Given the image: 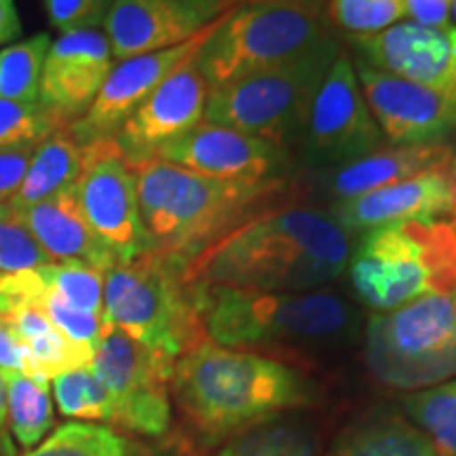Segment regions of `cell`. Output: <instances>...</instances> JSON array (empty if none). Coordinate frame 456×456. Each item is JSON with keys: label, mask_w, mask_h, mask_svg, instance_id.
<instances>
[{"label": "cell", "mask_w": 456, "mask_h": 456, "mask_svg": "<svg viewBox=\"0 0 456 456\" xmlns=\"http://www.w3.org/2000/svg\"><path fill=\"white\" fill-rule=\"evenodd\" d=\"M351 252L349 232L332 214L273 209L208 245L186 265L184 281L258 292H315L342 275Z\"/></svg>", "instance_id": "6da1fadb"}, {"label": "cell", "mask_w": 456, "mask_h": 456, "mask_svg": "<svg viewBox=\"0 0 456 456\" xmlns=\"http://www.w3.org/2000/svg\"><path fill=\"white\" fill-rule=\"evenodd\" d=\"M171 393L186 425L208 446L313 399V387L298 370L209 340L178 357Z\"/></svg>", "instance_id": "7a4b0ae2"}, {"label": "cell", "mask_w": 456, "mask_h": 456, "mask_svg": "<svg viewBox=\"0 0 456 456\" xmlns=\"http://www.w3.org/2000/svg\"><path fill=\"white\" fill-rule=\"evenodd\" d=\"M131 169L142 224L152 249L175 256L186 265L232 228L279 209L294 192L288 178L216 180L159 159L135 163Z\"/></svg>", "instance_id": "3957f363"}, {"label": "cell", "mask_w": 456, "mask_h": 456, "mask_svg": "<svg viewBox=\"0 0 456 456\" xmlns=\"http://www.w3.org/2000/svg\"><path fill=\"white\" fill-rule=\"evenodd\" d=\"M188 289L208 340L226 349L319 351L349 340L357 330V313L332 292Z\"/></svg>", "instance_id": "277c9868"}, {"label": "cell", "mask_w": 456, "mask_h": 456, "mask_svg": "<svg viewBox=\"0 0 456 456\" xmlns=\"http://www.w3.org/2000/svg\"><path fill=\"white\" fill-rule=\"evenodd\" d=\"M346 266L357 298L376 311H395L427 294H454L456 218L363 232Z\"/></svg>", "instance_id": "5b68a950"}, {"label": "cell", "mask_w": 456, "mask_h": 456, "mask_svg": "<svg viewBox=\"0 0 456 456\" xmlns=\"http://www.w3.org/2000/svg\"><path fill=\"white\" fill-rule=\"evenodd\" d=\"M184 269L186 262L159 249L117 262L104 273V322L178 362L208 340Z\"/></svg>", "instance_id": "8992f818"}, {"label": "cell", "mask_w": 456, "mask_h": 456, "mask_svg": "<svg viewBox=\"0 0 456 456\" xmlns=\"http://www.w3.org/2000/svg\"><path fill=\"white\" fill-rule=\"evenodd\" d=\"M330 43L315 53L209 89L203 121L241 131L288 151L305 134L317 89L338 57Z\"/></svg>", "instance_id": "52a82bcc"}, {"label": "cell", "mask_w": 456, "mask_h": 456, "mask_svg": "<svg viewBox=\"0 0 456 456\" xmlns=\"http://www.w3.org/2000/svg\"><path fill=\"white\" fill-rule=\"evenodd\" d=\"M366 363L379 383L420 391L456 379V296L427 294L366 326Z\"/></svg>", "instance_id": "ba28073f"}, {"label": "cell", "mask_w": 456, "mask_h": 456, "mask_svg": "<svg viewBox=\"0 0 456 456\" xmlns=\"http://www.w3.org/2000/svg\"><path fill=\"white\" fill-rule=\"evenodd\" d=\"M334 43L322 17L277 4H239L209 34L195 61L209 89L271 70Z\"/></svg>", "instance_id": "9c48e42d"}, {"label": "cell", "mask_w": 456, "mask_h": 456, "mask_svg": "<svg viewBox=\"0 0 456 456\" xmlns=\"http://www.w3.org/2000/svg\"><path fill=\"white\" fill-rule=\"evenodd\" d=\"M174 366V359L106 323L91 368L110 393L112 423L138 436H165L171 425Z\"/></svg>", "instance_id": "30bf717a"}, {"label": "cell", "mask_w": 456, "mask_h": 456, "mask_svg": "<svg viewBox=\"0 0 456 456\" xmlns=\"http://www.w3.org/2000/svg\"><path fill=\"white\" fill-rule=\"evenodd\" d=\"M77 197L91 231L118 262L151 252L152 243L142 224L134 169L114 138L85 146Z\"/></svg>", "instance_id": "8fae6325"}, {"label": "cell", "mask_w": 456, "mask_h": 456, "mask_svg": "<svg viewBox=\"0 0 456 456\" xmlns=\"http://www.w3.org/2000/svg\"><path fill=\"white\" fill-rule=\"evenodd\" d=\"M302 138L309 167H342L383 144V131L359 91L355 68L342 51L317 89Z\"/></svg>", "instance_id": "7c38bea8"}, {"label": "cell", "mask_w": 456, "mask_h": 456, "mask_svg": "<svg viewBox=\"0 0 456 456\" xmlns=\"http://www.w3.org/2000/svg\"><path fill=\"white\" fill-rule=\"evenodd\" d=\"M228 13V11H226ZM220 15L214 24H209L191 41L175 45V47L152 51V53L135 55L129 60H123L118 66H112L110 74L106 77L104 85L95 95L94 104L89 110L70 125L72 135L81 142L83 146L91 142L114 138L118 127L125 123V118L144 102L148 95L161 85L171 72L184 66L188 60H192L208 41L209 34L222 24L226 17Z\"/></svg>", "instance_id": "4fadbf2b"}, {"label": "cell", "mask_w": 456, "mask_h": 456, "mask_svg": "<svg viewBox=\"0 0 456 456\" xmlns=\"http://www.w3.org/2000/svg\"><path fill=\"white\" fill-rule=\"evenodd\" d=\"M243 0H114L104 28L112 57L152 53L191 41Z\"/></svg>", "instance_id": "5bb4252c"}, {"label": "cell", "mask_w": 456, "mask_h": 456, "mask_svg": "<svg viewBox=\"0 0 456 456\" xmlns=\"http://www.w3.org/2000/svg\"><path fill=\"white\" fill-rule=\"evenodd\" d=\"M159 161L228 182L285 178L289 152L271 142L201 121L157 152Z\"/></svg>", "instance_id": "9a60e30c"}, {"label": "cell", "mask_w": 456, "mask_h": 456, "mask_svg": "<svg viewBox=\"0 0 456 456\" xmlns=\"http://www.w3.org/2000/svg\"><path fill=\"white\" fill-rule=\"evenodd\" d=\"M363 100L383 135L397 146L444 144L456 131V102L423 85L357 61Z\"/></svg>", "instance_id": "2e32d148"}, {"label": "cell", "mask_w": 456, "mask_h": 456, "mask_svg": "<svg viewBox=\"0 0 456 456\" xmlns=\"http://www.w3.org/2000/svg\"><path fill=\"white\" fill-rule=\"evenodd\" d=\"M209 85L195 57L171 72L114 134L129 165L151 161L157 152L203 121Z\"/></svg>", "instance_id": "e0dca14e"}, {"label": "cell", "mask_w": 456, "mask_h": 456, "mask_svg": "<svg viewBox=\"0 0 456 456\" xmlns=\"http://www.w3.org/2000/svg\"><path fill=\"white\" fill-rule=\"evenodd\" d=\"M363 64L423 85L456 102V28L406 21L351 38Z\"/></svg>", "instance_id": "ac0fdd59"}, {"label": "cell", "mask_w": 456, "mask_h": 456, "mask_svg": "<svg viewBox=\"0 0 456 456\" xmlns=\"http://www.w3.org/2000/svg\"><path fill=\"white\" fill-rule=\"evenodd\" d=\"M112 70V51L106 34L77 30L61 34L45 57L38 104L66 127L77 123Z\"/></svg>", "instance_id": "d6986e66"}, {"label": "cell", "mask_w": 456, "mask_h": 456, "mask_svg": "<svg viewBox=\"0 0 456 456\" xmlns=\"http://www.w3.org/2000/svg\"><path fill=\"white\" fill-rule=\"evenodd\" d=\"M332 218L346 232H368L412 220L456 218V188L448 169L427 171L366 195L336 201Z\"/></svg>", "instance_id": "ffe728a7"}, {"label": "cell", "mask_w": 456, "mask_h": 456, "mask_svg": "<svg viewBox=\"0 0 456 456\" xmlns=\"http://www.w3.org/2000/svg\"><path fill=\"white\" fill-rule=\"evenodd\" d=\"M20 214L51 262H78L100 273L118 262L85 220L77 184L20 209Z\"/></svg>", "instance_id": "44dd1931"}, {"label": "cell", "mask_w": 456, "mask_h": 456, "mask_svg": "<svg viewBox=\"0 0 456 456\" xmlns=\"http://www.w3.org/2000/svg\"><path fill=\"white\" fill-rule=\"evenodd\" d=\"M454 152L448 144L379 148L372 155L336 167L328 175V191L338 201L366 195L376 188L397 184L427 171L448 169Z\"/></svg>", "instance_id": "7402d4cb"}, {"label": "cell", "mask_w": 456, "mask_h": 456, "mask_svg": "<svg viewBox=\"0 0 456 456\" xmlns=\"http://www.w3.org/2000/svg\"><path fill=\"white\" fill-rule=\"evenodd\" d=\"M24 355V374L38 379H55L70 370L91 366L94 349L78 345L57 330L41 309H24L3 319Z\"/></svg>", "instance_id": "603a6c76"}, {"label": "cell", "mask_w": 456, "mask_h": 456, "mask_svg": "<svg viewBox=\"0 0 456 456\" xmlns=\"http://www.w3.org/2000/svg\"><path fill=\"white\" fill-rule=\"evenodd\" d=\"M328 456H440L419 427L391 408L359 416L338 433Z\"/></svg>", "instance_id": "cb8c5ba5"}, {"label": "cell", "mask_w": 456, "mask_h": 456, "mask_svg": "<svg viewBox=\"0 0 456 456\" xmlns=\"http://www.w3.org/2000/svg\"><path fill=\"white\" fill-rule=\"evenodd\" d=\"M85 163V146L70 127L57 129L38 142L20 191L11 199L15 209L30 208L77 184Z\"/></svg>", "instance_id": "d4e9b609"}, {"label": "cell", "mask_w": 456, "mask_h": 456, "mask_svg": "<svg viewBox=\"0 0 456 456\" xmlns=\"http://www.w3.org/2000/svg\"><path fill=\"white\" fill-rule=\"evenodd\" d=\"M218 456H319V448L306 420L277 414L228 437Z\"/></svg>", "instance_id": "484cf974"}, {"label": "cell", "mask_w": 456, "mask_h": 456, "mask_svg": "<svg viewBox=\"0 0 456 456\" xmlns=\"http://www.w3.org/2000/svg\"><path fill=\"white\" fill-rule=\"evenodd\" d=\"M7 380V412L9 427L15 440L24 448H32L53 427V403L49 383L38 376L21 372H4Z\"/></svg>", "instance_id": "4316f807"}, {"label": "cell", "mask_w": 456, "mask_h": 456, "mask_svg": "<svg viewBox=\"0 0 456 456\" xmlns=\"http://www.w3.org/2000/svg\"><path fill=\"white\" fill-rule=\"evenodd\" d=\"M410 423L429 437L440 456H456V379L402 399Z\"/></svg>", "instance_id": "83f0119b"}, {"label": "cell", "mask_w": 456, "mask_h": 456, "mask_svg": "<svg viewBox=\"0 0 456 456\" xmlns=\"http://www.w3.org/2000/svg\"><path fill=\"white\" fill-rule=\"evenodd\" d=\"M51 41L47 34L0 49V100L34 104L38 102L41 74Z\"/></svg>", "instance_id": "f1b7e54d"}, {"label": "cell", "mask_w": 456, "mask_h": 456, "mask_svg": "<svg viewBox=\"0 0 456 456\" xmlns=\"http://www.w3.org/2000/svg\"><path fill=\"white\" fill-rule=\"evenodd\" d=\"M24 456H134V450L110 427L68 423Z\"/></svg>", "instance_id": "f546056e"}, {"label": "cell", "mask_w": 456, "mask_h": 456, "mask_svg": "<svg viewBox=\"0 0 456 456\" xmlns=\"http://www.w3.org/2000/svg\"><path fill=\"white\" fill-rule=\"evenodd\" d=\"M53 393L57 408L68 419L112 423L110 393L91 366L55 376Z\"/></svg>", "instance_id": "4dcf8cb0"}, {"label": "cell", "mask_w": 456, "mask_h": 456, "mask_svg": "<svg viewBox=\"0 0 456 456\" xmlns=\"http://www.w3.org/2000/svg\"><path fill=\"white\" fill-rule=\"evenodd\" d=\"M41 275L74 309L104 317V273L78 262H51Z\"/></svg>", "instance_id": "1f68e13d"}, {"label": "cell", "mask_w": 456, "mask_h": 456, "mask_svg": "<svg viewBox=\"0 0 456 456\" xmlns=\"http://www.w3.org/2000/svg\"><path fill=\"white\" fill-rule=\"evenodd\" d=\"M51 265L38 245L20 209L11 203H0V273L41 269Z\"/></svg>", "instance_id": "d6a6232c"}, {"label": "cell", "mask_w": 456, "mask_h": 456, "mask_svg": "<svg viewBox=\"0 0 456 456\" xmlns=\"http://www.w3.org/2000/svg\"><path fill=\"white\" fill-rule=\"evenodd\" d=\"M64 127L66 125L38 102L21 104V102L0 100V148L38 144L53 131Z\"/></svg>", "instance_id": "836d02e7"}, {"label": "cell", "mask_w": 456, "mask_h": 456, "mask_svg": "<svg viewBox=\"0 0 456 456\" xmlns=\"http://www.w3.org/2000/svg\"><path fill=\"white\" fill-rule=\"evenodd\" d=\"M328 17L342 30L376 34L406 15L403 0H330Z\"/></svg>", "instance_id": "e575fe53"}, {"label": "cell", "mask_w": 456, "mask_h": 456, "mask_svg": "<svg viewBox=\"0 0 456 456\" xmlns=\"http://www.w3.org/2000/svg\"><path fill=\"white\" fill-rule=\"evenodd\" d=\"M41 311L51 319V323L57 330H61L68 338L78 342V345L89 346L95 351L98 342L104 332L106 322L102 315H94V313L78 311L61 298L53 288L45 289L41 298Z\"/></svg>", "instance_id": "d590c367"}, {"label": "cell", "mask_w": 456, "mask_h": 456, "mask_svg": "<svg viewBox=\"0 0 456 456\" xmlns=\"http://www.w3.org/2000/svg\"><path fill=\"white\" fill-rule=\"evenodd\" d=\"M47 281L41 269L0 273V317L7 319L24 309H41Z\"/></svg>", "instance_id": "8d00e7d4"}, {"label": "cell", "mask_w": 456, "mask_h": 456, "mask_svg": "<svg viewBox=\"0 0 456 456\" xmlns=\"http://www.w3.org/2000/svg\"><path fill=\"white\" fill-rule=\"evenodd\" d=\"M51 24L61 34L94 30L104 24L114 0H43Z\"/></svg>", "instance_id": "74e56055"}, {"label": "cell", "mask_w": 456, "mask_h": 456, "mask_svg": "<svg viewBox=\"0 0 456 456\" xmlns=\"http://www.w3.org/2000/svg\"><path fill=\"white\" fill-rule=\"evenodd\" d=\"M37 146L38 144H20L0 148V203H9L20 191Z\"/></svg>", "instance_id": "f35d334b"}, {"label": "cell", "mask_w": 456, "mask_h": 456, "mask_svg": "<svg viewBox=\"0 0 456 456\" xmlns=\"http://www.w3.org/2000/svg\"><path fill=\"white\" fill-rule=\"evenodd\" d=\"M403 4H406V15H412L416 24L448 28L452 0H403Z\"/></svg>", "instance_id": "ab89813d"}, {"label": "cell", "mask_w": 456, "mask_h": 456, "mask_svg": "<svg viewBox=\"0 0 456 456\" xmlns=\"http://www.w3.org/2000/svg\"><path fill=\"white\" fill-rule=\"evenodd\" d=\"M0 370H4V372L24 374V355H21V346L4 323H0Z\"/></svg>", "instance_id": "60d3db41"}, {"label": "cell", "mask_w": 456, "mask_h": 456, "mask_svg": "<svg viewBox=\"0 0 456 456\" xmlns=\"http://www.w3.org/2000/svg\"><path fill=\"white\" fill-rule=\"evenodd\" d=\"M258 3L296 9L300 11V13H306L313 17H323V9L328 7L330 0H243V4H258Z\"/></svg>", "instance_id": "b9f144b4"}, {"label": "cell", "mask_w": 456, "mask_h": 456, "mask_svg": "<svg viewBox=\"0 0 456 456\" xmlns=\"http://www.w3.org/2000/svg\"><path fill=\"white\" fill-rule=\"evenodd\" d=\"M9 412H7V380L0 370V456H13L15 446L9 437Z\"/></svg>", "instance_id": "7bdbcfd3"}, {"label": "cell", "mask_w": 456, "mask_h": 456, "mask_svg": "<svg viewBox=\"0 0 456 456\" xmlns=\"http://www.w3.org/2000/svg\"><path fill=\"white\" fill-rule=\"evenodd\" d=\"M20 17H17L13 0H0V45L13 41L20 34Z\"/></svg>", "instance_id": "ee69618b"}, {"label": "cell", "mask_w": 456, "mask_h": 456, "mask_svg": "<svg viewBox=\"0 0 456 456\" xmlns=\"http://www.w3.org/2000/svg\"><path fill=\"white\" fill-rule=\"evenodd\" d=\"M448 174H450V178H452L454 188H456V155L452 157V161H450V165H448Z\"/></svg>", "instance_id": "f6af8a7d"}, {"label": "cell", "mask_w": 456, "mask_h": 456, "mask_svg": "<svg viewBox=\"0 0 456 456\" xmlns=\"http://www.w3.org/2000/svg\"><path fill=\"white\" fill-rule=\"evenodd\" d=\"M452 4H454V20H456V0H454V3H452Z\"/></svg>", "instance_id": "bcb514c9"}, {"label": "cell", "mask_w": 456, "mask_h": 456, "mask_svg": "<svg viewBox=\"0 0 456 456\" xmlns=\"http://www.w3.org/2000/svg\"><path fill=\"white\" fill-rule=\"evenodd\" d=\"M163 456H175V454H163Z\"/></svg>", "instance_id": "7dc6e473"}, {"label": "cell", "mask_w": 456, "mask_h": 456, "mask_svg": "<svg viewBox=\"0 0 456 456\" xmlns=\"http://www.w3.org/2000/svg\"><path fill=\"white\" fill-rule=\"evenodd\" d=\"M0 323H3V317H0Z\"/></svg>", "instance_id": "c3c4849f"}, {"label": "cell", "mask_w": 456, "mask_h": 456, "mask_svg": "<svg viewBox=\"0 0 456 456\" xmlns=\"http://www.w3.org/2000/svg\"><path fill=\"white\" fill-rule=\"evenodd\" d=\"M454 296H456V292H454Z\"/></svg>", "instance_id": "681fc988"}]
</instances>
